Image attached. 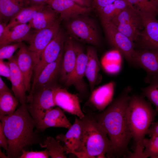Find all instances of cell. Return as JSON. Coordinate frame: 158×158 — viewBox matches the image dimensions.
<instances>
[{
	"instance_id": "6da1fadb",
	"label": "cell",
	"mask_w": 158,
	"mask_h": 158,
	"mask_svg": "<svg viewBox=\"0 0 158 158\" xmlns=\"http://www.w3.org/2000/svg\"><path fill=\"white\" fill-rule=\"evenodd\" d=\"M131 89L129 86L126 87L106 109L93 116L111 141L108 158H128L131 153L128 147L132 136L127 121V109Z\"/></svg>"
},
{
	"instance_id": "7a4b0ae2",
	"label": "cell",
	"mask_w": 158,
	"mask_h": 158,
	"mask_svg": "<svg viewBox=\"0 0 158 158\" xmlns=\"http://www.w3.org/2000/svg\"><path fill=\"white\" fill-rule=\"evenodd\" d=\"M0 119L8 141L7 156L19 158L25 147L31 145L37 141L33 131L36 122L29 112L26 104L21 105L13 114Z\"/></svg>"
},
{
	"instance_id": "3957f363",
	"label": "cell",
	"mask_w": 158,
	"mask_h": 158,
	"mask_svg": "<svg viewBox=\"0 0 158 158\" xmlns=\"http://www.w3.org/2000/svg\"><path fill=\"white\" fill-rule=\"evenodd\" d=\"M157 112L152 108L151 104L142 96H130L127 107V117L134 147L133 152H131L128 158H145L143 154V140Z\"/></svg>"
},
{
	"instance_id": "277c9868",
	"label": "cell",
	"mask_w": 158,
	"mask_h": 158,
	"mask_svg": "<svg viewBox=\"0 0 158 158\" xmlns=\"http://www.w3.org/2000/svg\"><path fill=\"white\" fill-rule=\"evenodd\" d=\"M83 119L84 132L80 152L83 158H106L111 148L107 133L93 116L85 115Z\"/></svg>"
},
{
	"instance_id": "5b68a950",
	"label": "cell",
	"mask_w": 158,
	"mask_h": 158,
	"mask_svg": "<svg viewBox=\"0 0 158 158\" xmlns=\"http://www.w3.org/2000/svg\"><path fill=\"white\" fill-rule=\"evenodd\" d=\"M80 15L67 21L66 27L68 32L77 40L98 45L99 38L95 23L91 18Z\"/></svg>"
},
{
	"instance_id": "8992f818",
	"label": "cell",
	"mask_w": 158,
	"mask_h": 158,
	"mask_svg": "<svg viewBox=\"0 0 158 158\" xmlns=\"http://www.w3.org/2000/svg\"><path fill=\"white\" fill-rule=\"evenodd\" d=\"M110 21L133 42L137 40L141 34L140 29L143 28L141 15L130 6L119 12Z\"/></svg>"
},
{
	"instance_id": "52a82bcc",
	"label": "cell",
	"mask_w": 158,
	"mask_h": 158,
	"mask_svg": "<svg viewBox=\"0 0 158 158\" xmlns=\"http://www.w3.org/2000/svg\"><path fill=\"white\" fill-rule=\"evenodd\" d=\"M55 87L34 91L27 96L26 102L29 103L27 105L28 111L37 123L44 118L48 110L55 106L53 98Z\"/></svg>"
},
{
	"instance_id": "ba28073f",
	"label": "cell",
	"mask_w": 158,
	"mask_h": 158,
	"mask_svg": "<svg viewBox=\"0 0 158 158\" xmlns=\"http://www.w3.org/2000/svg\"><path fill=\"white\" fill-rule=\"evenodd\" d=\"M102 22L110 43L121 53L129 63L133 64V58L136 51L134 42L119 30L110 21Z\"/></svg>"
},
{
	"instance_id": "9c48e42d",
	"label": "cell",
	"mask_w": 158,
	"mask_h": 158,
	"mask_svg": "<svg viewBox=\"0 0 158 158\" xmlns=\"http://www.w3.org/2000/svg\"><path fill=\"white\" fill-rule=\"evenodd\" d=\"M66 39L65 34L60 30L56 36L43 50L34 68L32 85L35 84L44 68L47 65L56 60L63 51Z\"/></svg>"
},
{
	"instance_id": "30bf717a",
	"label": "cell",
	"mask_w": 158,
	"mask_h": 158,
	"mask_svg": "<svg viewBox=\"0 0 158 158\" xmlns=\"http://www.w3.org/2000/svg\"><path fill=\"white\" fill-rule=\"evenodd\" d=\"M60 30L59 22L58 20L51 26L36 30L35 33L31 34L28 41L29 44L28 48L37 63L43 50L56 36Z\"/></svg>"
},
{
	"instance_id": "8fae6325",
	"label": "cell",
	"mask_w": 158,
	"mask_h": 158,
	"mask_svg": "<svg viewBox=\"0 0 158 158\" xmlns=\"http://www.w3.org/2000/svg\"><path fill=\"white\" fill-rule=\"evenodd\" d=\"M133 64L142 68L146 71L145 81L150 83L158 79V48L135 51Z\"/></svg>"
},
{
	"instance_id": "7c38bea8",
	"label": "cell",
	"mask_w": 158,
	"mask_h": 158,
	"mask_svg": "<svg viewBox=\"0 0 158 158\" xmlns=\"http://www.w3.org/2000/svg\"><path fill=\"white\" fill-rule=\"evenodd\" d=\"M63 51L54 61L47 65L42 70L29 92L54 88L61 71Z\"/></svg>"
},
{
	"instance_id": "4fadbf2b",
	"label": "cell",
	"mask_w": 158,
	"mask_h": 158,
	"mask_svg": "<svg viewBox=\"0 0 158 158\" xmlns=\"http://www.w3.org/2000/svg\"><path fill=\"white\" fill-rule=\"evenodd\" d=\"M53 98L55 106L77 116L80 119L85 116L81 109L78 97L69 92L66 88L56 87L53 90Z\"/></svg>"
},
{
	"instance_id": "5bb4252c",
	"label": "cell",
	"mask_w": 158,
	"mask_h": 158,
	"mask_svg": "<svg viewBox=\"0 0 158 158\" xmlns=\"http://www.w3.org/2000/svg\"><path fill=\"white\" fill-rule=\"evenodd\" d=\"M74 46L76 55L75 64L71 75L64 84L66 87L73 85L79 92L83 93L86 90L83 77L85 76L87 56L81 46L75 42Z\"/></svg>"
},
{
	"instance_id": "9a60e30c",
	"label": "cell",
	"mask_w": 158,
	"mask_h": 158,
	"mask_svg": "<svg viewBox=\"0 0 158 158\" xmlns=\"http://www.w3.org/2000/svg\"><path fill=\"white\" fill-rule=\"evenodd\" d=\"M83 119L75 118V121L66 133L58 135L56 139L63 142L65 152L70 153L72 151L80 152L83 139L84 132Z\"/></svg>"
},
{
	"instance_id": "2e32d148",
	"label": "cell",
	"mask_w": 158,
	"mask_h": 158,
	"mask_svg": "<svg viewBox=\"0 0 158 158\" xmlns=\"http://www.w3.org/2000/svg\"><path fill=\"white\" fill-rule=\"evenodd\" d=\"M46 3L60 14V20L68 21L90 12L92 8L81 6L72 0H48Z\"/></svg>"
},
{
	"instance_id": "e0dca14e",
	"label": "cell",
	"mask_w": 158,
	"mask_h": 158,
	"mask_svg": "<svg viewBox=\"0 0 158 158\" xmlns=\"http://www.w3.org/2000/svg\"><path fill=\"white\" fill-rule=\"evenodd\" d=\"M18 67L22 73L25 84L27 91L30 92L31 81L37 61L28 47L23 44L16 56Z\"/></svg>"
},
{
	"instance_id": "ac0fdd59",
	"label": "cell",
	"mask_w": 158,
	"mask_h": 158,
	"mask_svg": "<svg viewBox=\"0 0 158 158\" xmlns=\"http://www.w3.org/2000/svg\"><path fill=\"white\" fill-rule=\"evenodd\" d=\"M115 86V83L111 81L94 89L88 102L99 112L103 111L112 102Z\"/></svg>"
},
{
	"instance_id": "d6986e66",
	"label": "cell",
	"mask_w": 158,
	"mask_h": 158,
	"mask_svg": "<svg viewBox=\"0 0 158 158\" xmlns=\"http://www.w3.org/2000/svg\"><path fill=\"white\" fill-rule=\"evenodd\" d=\"M8 61L11 69L10 80L12 84V91L21 104H25L27 91L23 76L17 64L16 56H13Z\"/></svg>"
},
{
	"instance_id": "ffe728a7",
	"label": "cell",
	"mask_w": 158,
	"mask_h": 158,
	"mask_svg": "<svg viewBox=\"0 0 158 158\" xmlns=\"http://www.w3.org/2000/svg\"><path fill=\"white\" fill-rule=\"evenodd\" d=\"M73 37L66 38L64 46L63 53L60 75L61 81L64 83L72 73L76 63V55Z\"/></svg>"
},
{
	"instance_id": "44dd1931",
	"label": "cell",
	"mask_w": 158,
	"mask_h": 158,
	"mask_svg": "<svg viewBox=\"0 0 158 158\" xmlns=\"http://www.w3.org/2000/svg\"><path fill=\"white\" fill-rule=\"evenodd\" d=\"M71 126L64 113L59 107H53L48 110L44 118L36 125L37 128L42 131L50 127L69 129Z\"/></svg>"
},
{
	"instance_id": "7402d4cb",
	"label": "cell",
	"mask_w": 158,
	"mask_h": 158,
	"mask_svg": "<svg viewBox=\"0 0 158 158\" xmlns=\"http://www.w3.org/2000/svg\"><path fill=\"white\" fill-rule=\"evenodd\" d=\"M142 20L143 37L148 49L158 46V20L156 16L140 15Z\"/></svg>"
},
{
	"instance_id": "603a6c76",
	"label": "cell",
	"mask_w": 158,
	"mask_h": 158,
	"mask_svg": "<svg viewBox=\"0 0 158 158\" xmlns=\"http://www.w3.org/2000/svg\"><path fill=\"white\" fill-rule=\"evenodd\" d=\"M58 13L46 4L41 10L35 14L28 23L32 28L36 30L49 27L58 20Z\"/></svg>"
},
{
	"instance_id": "cb8c5ba5",
	"label": "cell",
	"mask_w": 158,
	"mask_h": 158,
	"mask_svg": "<svg viewBox=\"0 0 158 158\" xmlns=\"http://www.w3.org/2000/svg\"><path fill=\"white\" fill-rule=\"evenodd\" d=\"M87 61L86 64L85 76L87 79L90 90L94 89L98 77L101 65L99 61L97 52L92 47L87 49Z\"/></svg>"
},
{
	"instance_id": "d4e9b609",
	"label": "cell",
	"mask_w": 158,
	"mask_h": 158,
	"mask_svg": "<svg viewBox=\"0 0 158 158\" xmlns=\"http://www.w3.org/2000/svg\"><path fill=\"white\" fill-rule=\"evenodd\" d=\"M29 6L28 0H0V22L7 23L22 10Z\"/></svg>"
},
{
	"instance_id": "484cf974",
	"label": "cell",
	"mask_w": 158,
	"mask_h": 158,
	"mask_svg": "<svg viewBox=\"0 0 158 158\" xmlns=\"http://www.w3.org/2000/svg\"><path fill=\"white\" fill-rule=\"evenodd\" d=\"M31 28L29 23L14 27L10 30L6 36L0 41V45L22 42L23 41H28L31 34L30 30Z\"/></svg>"
},
{
	"instance_id": "4316f807",
	"label": "cell",
	"mask_w": 158,
	"mask_h": 158,
	"mask_svg": "<svg viewBox=\"0 0 158 158\" xmlns=\"http://www.w3.org/2000/svg\"><path fill=\"white\" fill-rule=\"evenodd\" d=\"M122 55L115 49L106 53L102 59L100 64L104 70L111 74H115L120 71L122 65Z\"/></svg>"
},
{
	"instance_id": "83f0119b",
	"label": "cell",
	"mask_w": 158,
	"mask_h": 158,
	"mask_svg": "<svg viewBox=\"0 0 158 158\" xmlns=\"http://www.w3.org/2000/svg\"><path fill=\"white\" fill-rule=\"evenodd\" d=\"M46 4L45 3L39 6L30 5L24 8L10 20L7 25L6 29L9 30L16 25L29 23L35 14L41 10Z\"/></svg>"
},
{
	"instance_id": "f1b7e54d",
	"label": "cell",
	"mask_w": 158,
	"mask_h": 158,
	"mask_svg": "<svg viewBox=\"0 0 158 158\" xmlns=\"http://www.w3.org/2000/svg\"><path fill=\"white\" fill-rule=\"evenodd\" d=\"M129 6L140 14L156 16L158 12V1L152 0H126Z\"/></svg>"
},
{
	"instance_id": "f546056e",
	"label": "cell",
	"mask_w": 158,
	"mask_h": 158,
	"mask_svg": "<svg viewBox=\"0 0 158 158\" xmlns=\"http://www.w3.org/2000/svg\"><path fill=\"white\" fill-rule=\"evenodd\" d=\"M19 102L12 93H0V118L13 114L15 111Z\"/></svg>"
},
{
	"instance_id": "4dcf8cb0",
	"label": "cell",
	"mask_w": 158,
	"mask_h": 158,
	"mask_svg": "<svg viewBox=\"0 0 158 158\" xmlns=\"http://www.w3.org/2000/svg\"><path fill=\"white\" fill-rule=\"evenodd\" d=\"M60 141L51 136L47 137L43 144L40 143V147L45 148L49 151L51 158H66L64 147L61 145Z\"/></svg>"
},
{
	"instance_id": "1f68e13d",
	"label": "cell",
	"mask_w": 158,
	"mask_h": 158,
	"mask_svg": "<svg viewBox=\"0 0 158 158\" xmlns=\"http://www.w3.org/2000/svg\"><path fill=\"white\" fill-rule=\"evenodd\" d=\"M143 96L147 97L150 102L155 107L158 112V79L152 81L147 86L142 89Z\"/></svg>"
},
{
	"instance_id": "d6a6232c",
	"label": "cell",
	"mask_w": 158,
	"mask_h": 158,
	"mask_svg": "<svg viewBox=\"0 0 158 158\" xmlns=\"http://www.w3.org/2000/svg\"><path fill=\"white\" fill-rule=\"evenodd\" d=\"M143 154L145 158L158 157V136H153L148 139L145 138L143 142Z\"/></svg>"
},
{
	"instance_id": "836d02e7",
	"label": "cell",
	"mask_w": 158,
	"mask_h": 158,
	"mask_svg": "<svg viewBox=\"0 0 158 158\" xmlns=\"http://www.w3.org/2000/svg\"><path fill=\"white\" fill-rule=\"evenodd\" d=\"M23 43H13L0 45V59H11L15 51L19 49Z\"/></svg>"
},
{
	"instance_id": "e575fe53",
	"label": "cell",
	"mask_w": 158,
	"mask_h": 158,
	"mask_svg": "<svg viewBox=\"0 0 158 158\" xmlns=\"http://www.w3.org/2000/svg\"><path fill=\"white\" fill-rule=\"evenodd\" d=\"M102 21H109L119 12L113 3L102 8L97 12Z\"/></svg>"
},
{
	"instance_id": "d590c367",
	"label": "cell",
	"mask_w": 158,
	"mask_h": 158,
	"mask_svg": "<svg viewBox=\"0 0 158 158\" xmlns=\"http://www.w3.org/2000/svg\"><path fill=\"white\" fill-rule=\"evenodd\" d=\"M50 156V154L47 149L44 150L37 151H26L23 149L22 150L20 158H47Z\"/></svg>"
},
{
	"instance_id": "8d00e7d4",
	"label": "cell",
	"mask_w": 158,
	"mask_h": 158,
	"mask_svg": "<svg viewBox=\"0 0 158 158\" xmlns=\"http://www.w3.org/2000/svg\"><path fill=\"white\" fill-rule=\"evenodd\" d=\"M11 69L9 63L0 59V75L10 80Z\"/></svg>"
},
{
	"instance_id": "74e56055",
	"label": "cell",
	"mask_w": 158,
	"mask_h": 158,
	"mask_svg": "<svg viewBox=\"0 0 158 158\" xmlns=\"http://www.w3.org/2000/svg\"><path fill=\"white\" fill-rule=\"evenodd\" d=\"M93 7L97 12L105 6L113 3L116 0H92Z\"/></svg>"
},
{
	"instance_id": "f35d334b",
	"label": "cell",
	"mask_w": 158,
	"mask_h": 158,
	"mask_svg": "<svg viewBox=\"0 0 158 158\" xmlns=\"http://www.w3.org/2000/svg\"><path fill=\"white\" fill-rule=\"evenodd\" d=\"M0 146L2 147L6 151L8 149L7 139L4 133L1 123H0Z\"/></svg>"
},
{
	"instance_id": "ab89813d",
	"label": "cell",
	"mask_w": 158,
	"mask_h": 158,
	"mask_svg": "<svg viewBox=\"0 0 158 158\" xmlns=\"http://www.w3.org/2000/svg\"><path fill=\"white\" fill-rule=\"evenodd\" d=\"M113 3L119 12L130 6L126 0H116Z\"/></svg>"
},
{
	"instance_id": "60d3db41",
	"label": "cell",
	"mask_w": 158,
	"mask_h": 158,
	"mask_svg": "<svg viewBox=\"0 0 158 158\" xmlns=\"http://www.w3.org/2000/svg\"><path fill=\"white\" fill-rule=\"evenodd\" d=\"M147 134L150 137L158 136V121L152 123L148 129Z\"/></svg>"
},
{
	"instance_id": "b9f144b4",
	"label": "cell",
	"mask_w": 158,
	"mask_h": 158,
	"mask_svg": "<svg viewBox=\"0 0 158 158\" xmlns=\"http://www.w3.org/2000/svg\"><path fill=\"white\" fill-rule=\"evenodd\" d=\"M79 5L85 7L91 8L93 7L92 0H72Z\"/></svg>"
},
{
	"instance_id": "7bdbcfd3",
	"label": "cell",
	"mask_w": 158,
	"mask_h": 158,
	"mask_svg": "<svg viewBox=\"0 0 158 158\" xmlns=\"http://www.w3.org/2000/svg\"><path fill=\"white\" fill-rule=\"evenodd\" d=\"M6 23L0 22V41L3 39L7 35L9 31L6 29Z\"/></svg>"
},
{
	"instance_id": "ee69618b",
	"label": "cell",
	"mask_w": 158,
	"mask_h": 158,
	"mask_svg": "<svg viewBox=\"0 0 158 158\" xmlns=\"http://www.w3.org/2000/svg\"><path fill=\"white\" fill-rule=\"evenodd\" d=\"M10 92L12 93V91L8 87L5 82L0 77V93L4 92Z\"/></svg>"
},
{
	"instance_id": "f6af8a7d",
	"label": "cell",
	"mask_w": 158,
	"mask_h": 158,
	"mask_svg": "<svg viewBox=\"0 0 158 158\" xmlns=\"http://www.w3.org/2000/svg\"><path fill=\"white\" fill-rule=\"evenodd\" d=\"M30 5L39 6L46 3L48 0H28Z\"/></svg>"
},
{
	"instance_id": "bcb514c9",
	"label": "cell",
	"mask_w": 158,
	"mask_h": 158,
	"mask_svg": "<svg viewBox=\"0 0 158 158\" xmlns=\"http://www.w3.org/2000/svg\"><path fill=\"white\" fill-rule=\"evenodd\" d=\"M0 157L3 158H8L7 156H6L4 153L2 152L1 150H0Z\"/></svg>"
},
{
	"instance_id": "7dc6e473",
	"label": "cell",
	"mask_w": 158,
	"mask_h": 158,
	"mask_svg": "<svg viewBox=\"0 0 158 158\" xmlns=\"http://www.w3.org/2000/svg\"><path fill=\"white\" fill-rule=\"evenodd\" d=\"M152 0L154 1H158V0Z\"/></svg>"
},
{
	"instance_id": "c3c4849f",
	"label": "cell",
	"mask_w": 158,
	"mask_h": 158,
	"mask_svg": "<svg viewBox=\"0 0 158 158\" xmlns=\"http://www.w3.org/2000/svg\"><path fill=\"white\" fill-rule=\"evenodd\" d=\"M156 47H158V46H156Z\"/></svg>"
},
{
	"instance_id": "681fc988",
	"label": "cell",
	"mask_w": 158,
	"mask_h": 158,
	"mask_svg": "<svg viewBox=\"0 0 158 158\" xmlns=\"http://www.w3.org/2000/svg\"></svg>"
}]
</instances>
